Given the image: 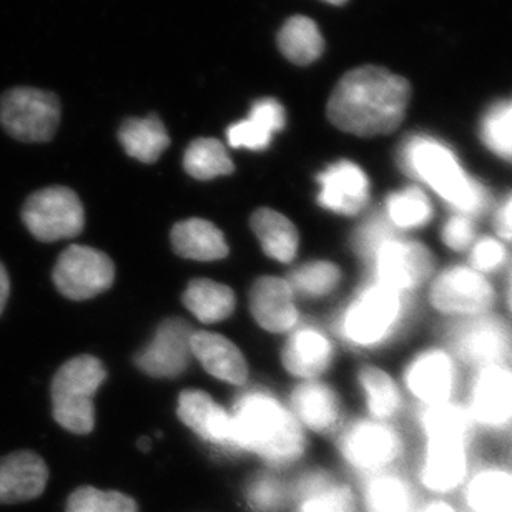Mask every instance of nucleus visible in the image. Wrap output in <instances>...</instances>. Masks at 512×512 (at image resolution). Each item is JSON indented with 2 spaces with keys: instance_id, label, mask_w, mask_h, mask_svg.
I'll list each match as a JSON object with an SVG mask.
<instances>
[{
  "instance_id": "nucleus-1",
  "label": "nucleus",
  "mask_w": 512,
  "mask_h": 512,
  "mask_svg": "<svg viewBox=\"0 0 512 512\" xmlns=\"http://www.w3.org/2000/svg\"><path fill=\"white\" fill-rule=\"evenodd\" d=\"M408 471L421 496L458 498L479 458V439L461 401L409 411Z\"/></svg>"
},
{
  "instance_id": "nucleus-2",
  "label": "nucleus",
  "mask_w": 512,
  "mask_h": 512,
  "mask_svg": "<svg viewBox=\"0 0 512 512\" xmlns=\"http://www.w3.org/2000/svg\"><path fill=\"white\" fill-rule=\"evenodd\" d=\"M396 165L408 182L426 190L443 212L464 213L486 222L496 195L441 138L426 133L409 135L399 143Z\"/></svg>"
},
{
  "instance_id": "nucleus-3",
  "label": "nucleus",
  "mask_w": 512,
  "mask_h": 512,
  "mask_svg": "<svg viewBox=\"0 0 512 512\" xmlns=\"http://www.w3.org/2000/svg\"><path fill=\"white\" fill-rule=\"evenodd\" d=\"M411 87L393 72L365 65L341 77L328 100V119L336 128L356 137H380L401 125Z\"/></svg>"
},
{
  "instance_id": "nucleus-4",
  "label": "nucleus",
  "mask_w": 512,
  "mask_h": 512,
  "mask_svg": "<svg viewBox=\"0 0 512 512\" xmlns=\"http://www.w3.org/2000/svg\"><path fill=\"white\" fill-rule=\"evenodd\" d=\"M351 248L365 265L368 280L418 300L441 263L428 238L391 232L376 210L356 225Z\"/></svg>"
},
{
  "instance_id": "nucleus-5",
  "label": "nucleus",
  "mask_w": 512,
  "mask_h": 512,
  "mask_svg": "<svg viewBox=\"0 0 512 512\" xmlns=\"http://www.w3.org/2000/svg\"><path fill=\"white\" fill-rule=\"evenodd\" d=\"M418 298L366 278L336 316V335L351 350L380 353L403 343L421 315Z\"/></svg>"
},
{
  "instance_id": "nucleus-6",
  "label": "nucleus",
  "mask_w": 512,
  "mask_h": 512,
  "mask_svg": "<svg viewBox=\"0 0 512 512\" xmlns=\"http://www.w3.org/2000/svg\"><path fill=\"white\" fill-rule=\"evenodd\" d=\"M238 448L271 466H288L305 454L303 426L283 404L263 391L242 394L233 408Z\"/></svg>"
},
{
  "instance_id": "nucleus-7",
  "label": "nucleus",
  "mask_w": 512,
  "mask_h": 512,
  "mask_svg": "<svg viewBox=\"0 0 512 512\" xmlns=\"http://www.w3.org/2000/svg\"><path fill=\"white\" fill-rule=\"evenodd\" d=\"M421 310L439 325H453L501 310L498 281L464 260L441 261L419 296Z\"/></svg>"
},
{
  "instance_id": "nucleus-8",
  "label": "nucleus",
  "mask_w": 512,
  "mask_h": 512,
  "mask_svg": "<svg viewBox=\"0 0 512 512\" xmlns=\"http://www.w3.org/2000/svg\"><path fill=\"white\" fill-rule=\"evenodd\" d=\"M394 371L411 409L459 401L468 376L439 336L409 348Z\"/></svg>"
},
{
  "instance_id": "nucleus-9",
  "label": "nucleus",
  "mask_w": 512,
  "mask_h": 512,
  "mask_svg": "<svg viewBox=\"0 0 512 512\" xmlns=\"http://www.w3.org/2000/svg\"><path fill=\"white\" fill-rule=\"evenodd\" d=\"M338 453L356 479L408 468L413 438L406 423H386L368 416L351 419L338 433Z\"/></svg>"
},
{
  "instance_id": "nucleus-10",
  "label": "nucleus",
  "mask_w": 512,
  "mask_h": 512,
  "mask_svg": "<svg viewBox=\"0 0 512 512\" xmlns=\"http://www.w3.org/2000/svg\"><path fill=\"white\" fill-rule=\"evenodd\" d=\"M459 401L479 439L512 436V363L468 371Z\"/></svg>"
},
{
  "instance_id": "nucleus-11",
  "label": "nucleus",
  "mask_w": 512,
  "mask_h": 512,
  "mask_svg": "<svg viewBox=\"0 0 512 512\" xmlns=\"http://www.w3.org/2000/svg\"><path fill=\"white\" fill-rule=\"evenodd\" d=\"M107 378L102 361L77 356L67 361L52 381V411L70 433L89 434L94 429V396Z\"/></svg>"
},
{
  "instance_id": "nucleus-12",
  "label": "nucleus",
  "mask_w": 512,
  "mask_h": 512,
  "mask_svg": "<svg viewBox=\"0 0 512 512\" xmlns=\"http://www.w3.org/2000/svg\"><path fill=\"white\" fill-rule=\"evenodd\" d=\"M439 338L466 371L512 363V321L501 310L441 326Z\"/></svg>"
},
{
  "instance_id": "nucleus-13",
  "label": "nucleus",
  "mask_w": 512,
  "mask_h": 512,
  "mask_svg": "<svg viewBox=\"0 0 512 512\" xmlns=\"http://www.w3.org/2000/svg\"><path fill=\"white\" fill-rule=\"evenodd\" d=\"M60 124L57 95L32 87H15L0 99V125L15 140L49 142Z\"/></svg>"
},
{
  "instance_id": "nucleus-14",
  "label": "nucleus",
  "mask_w": 512,
  "mask_h": 512,
  "mask_svg": "<svg viewBox=\"0 0 512 512\" xmlns=\"http://www.w3.org/2000/svg\"><path fill=\"white\" fill-rule=\"evenodd\" d=\"M22 222L40 242L74 238L85 225L84 207L70 188H42L25 200Z\"/></svg>"
},
{
  "instance_id": "nucleus-15",
  "label": "nucleus",
  "mask_w": 512,
  "mask_h": 512,
  "mask_svg": "<svg viewBox=\"0 0 512 512\" xmlns=\"http://www.w3.org/2000/svg\"><path fill=\"white\" fill-rule=\"evenodd\" d=\"M318 203L341 218H365L373 212V183L358 163L338 160L316 177Z\"/></svg>"
},
{
  "instance_id": "nucleus-16",
  "label": "nucleus",
  "mask_w": 512,
  "mask_h": 512,
  "mask_svg": "<svg viewBox=\"0 0 512 512\" xmlns=\"http://www.w3.org/2000/svg\"><path fill=\"white\" fill-rule=\"evenodd\" d=\"M54 283L70 300H89L109 290L115 278L114 263L95 248L74 245L55 263Z\"/></svg>"
},
{
  "instance_id": "nucleus-17",
  "label": "nucleus",
  "mask_w": 512,
  "mask_h": 512,
  "mask_svg": "<svg viewBox=\"0 0 512 512\" xmlns=\"http://www.w3.org/2000/svg\"><path fill=\"white\" fill-rule=\"evenodd\" d=\"M375 210L391 232L404 237L426 238L443 215L436 200L411 182L389 190Z\"/></svg>"
},
{
  "instance_id": "nucleus-18",
  "label": "nucleus",
  "mask_w": 512,
  "mask_h": 512,
  "mask_svg": "<svg viewBox=\"0 0 512 512\" xmlns=\"http://www.w3.org/2000/svg\"><path fill=\"white\" fill-rule=\"evenodd\" d=\"M456 499L464 512H512V459L479 454Z\"/></svg>"
},
{
  "instance_id": "nucleus-19",
  "label": "nucleus",
  "mask_w": 512,
  "mask_h": 512,
  "mask_svg": "<svg viewBox=\"0 0 512 512\" xmlns=\"http://www.w3.org/2000/svg\"><path fill=\"white\" fill-rule=\"evenodd\" d=\"M356 386L365 406V416L386 423H406L411 406L396 371L365 363L356 371Z\"/></svg>"
},
{
  "instance_id": "nucleus-20",
  "label": "nucleus",
  "mask_w": 512,
  "mask_h": 512,
  "mask_svg": "<svg viewBox=\"0 0 512 512\" xmlns=\"http://www.w3.org/2000/svg\"><path fill=\"white\" fill-rule=\"evenodd\" d=\"M192 335L187 321L180 318L163 321L152 343L137 356L135 363L143 373L155 378H177L192 361Z\"/></svg>"
},
{
  "instance_id": "nucleus-21",
  "label": "nucleus",
  "mask_w": 512,
  "mask_h": 512,
  "mask_svg": "<svg viewBox=\"0 0 512 512\" xmlns=\"http://www.w3.org/2000/svg\"><path fill=\"white\" fill-rule=\"evenodd\" d=\"M178 418L207 443L232 453L240 451L232 414L207 393L198 389L183 391L178 398Z\"/></svg>"
},
{
  "instance_id": "nucleus-22",
  "label": "nucleus",
  "mask_w": 512,
  "mask_h": 512,
  "mask_svg": "<svg viewBox=\"0 0 512 512\" xmlns=\"http://www.w3.org/2000/svg\"><path fill=\"white\" fill-rule=\"evenodd\" d=\"M355 491L361 512H411L423 498L408 468L360 479Z\"/></svg>"
},
{
  "instance_id": "nucleus-23",
  "label": "nucleus",
  "mask_w": 512,
  "mask_h": 512,
  "mask_svg": "<svg viewBox=\"0 0 512 512\" xmlns=\"http://www.w3.org/2000/svg\"><path fill=\"white\" fill-rule=\"evenodd\" d=\"M293 416L313 433L335 434L345 426L340 394L330 384L310 380L296 386L291 394Z\"/></svg>"
},
{
  "instance_id": "nucleus-24",
  "label": "nucleus",
  "mask_w": 512,
  "mask_h": 512,
  "mask_svg": "<svg viewBox=\"0 0 512 512\" xmlns=\"http://www.w3.org/2000/svg\"><path fill=\"white\" fill-rule=\"evenodd\" d=\"M49 468L34 451H15L0 458V504L27 503L44 493Z\"/></svg>"
},
{
  "instance_id": "nucleus-25",
  "label": "nucleus",
  "mask_w": 512,
  "mask_h": 512,
  "mask_svg": "<svg viewBox=\"0 0 512 512\" xmlns=\"http://www.w3.org/2000/svg\"><path fill=\"white\" fill-rule=\"evenodd\" d=\"M335 341L316 326H303L290 336L283 351V365L303 380H320L335 363Z\"/></svg>"
},
{
  "instance_id": "nucleus-26",
  "label": "nucleus",
  "mask_w": 512,
  "mask_h": 512,
  "mask_svg": "<svg viewBox=\"0 0 512 512\" xmlns=\"http://www.w3.org/2000/svg\"><path fill=\"white\" fill-rule=\"evenodd\" d=\"M250 308L256 323L271 333L291 330L298 321L295 293L281 278L263 276L256 280L250 291Z\"/></svg>"
},
{
  "instance_id": "nucleus-27",
  "label": "nucleus",
  "mask_w": 512,
  "mask_h": 512,
  "mask_svg": "<svg viewBox=\"0 0 512 512\" xmlns=\"http://www.w3.org/2000/svg\"><path fill=\"white\" fill-rule=\"evenodd\" d=\"M293 494L300 503L298 512H358L355 488L323 469L300 476Z\"/></svg>"
},
{
  "instance_id": "nucleus-28",
  "label": "nucleus",
  "mask_w": 512,
  "mask_h": 512,
  "mask_svg": "<svg viewBox=\"0 0 512 512\" xmlns=\"http://www.w3.org/2000/svg\"><path fill=\"white\" fill-rule=\"evenodd\" d=\"M285 124L286 112L278 100L273 97L256 100L247 119L228 127V143L233 148H247L260 152L270 147L273 135L281 132Z\"/></svg>"
},
{
  "instance_id": "nucleus-29",
  "label": "nucleus",
  "mask_w": 512,
  "mask_h": 512,
  "mask_svg": "<svg viewBox=\"0 0 512 512\" xmlns=\"http://www.w3.org/2000/svg\"><path fill=\"white\" fill-rule=\"evenodd\" d=\"M192 355L197 356L203 368L218 380L232 384L247 381L248 366L242 351L225 336L208 331H193L190 338Z\"/></svg>"
},
{
  "instance_id": "nucleus-30",
  "label": "nucleus",
  "mask_w": 512,
  "mask_h": 512,
  "mask_svg": "<svg viewBox=\"0 0 512 512\" xmlns=\"http://www.w3.org/2000/svg\"><path fill=\"white\" fill-rule=\"evenodd\" d=\"M173 250L183 258L197 261L222 260L228 255L223 233L202 218L180 222L172 230Z\"/></svg>"
},
{
  "instance_id": "nucleus-31",
  "label": "nucleus",
  "mask_w": 512,
  "mask_h": 512,
  "mask_svg": "<svg viewBox=\"0 0 512 512\" xmlns=\"http://www.w3.org/2000/svg\"><path fill=\"white\" fill-rule=\"evenodd\" d=\"M252 228L266 255L281 263H290L298 252V230L281 213L260 208L252 215Z\"/></svg>"
},
{
  "instance_id": "nucleus-32",
  "label": "nucleus",
  "mask_w": 512,
  "mask_h": 512,
  "mask_svg": "<svg viewBox=\"0 0 512 512\" xmlns=\"http://www.w3.org/2000/svg\"><path fill=\"white\" fill-rule=\"evenodd\" d=\"M119 140L125 152L138 162H157L170 145L167 128L157 115L127 119L120 125Z\"/></svg>"
},
{
  "instance_id": "nucleus-33",
  "label": "nucleus",
  "mask_w": 512,
  "mask_h": 512,
  "mask_svg": "<svg viewBox=\"0 0 512 512\" xmlns=\"http://www.w3.org/2000/svg\"><path fill=\"white\" fill-rule=\"evenodd\" d=\"M278 49L296 65H310L320 59L325 50V39L315 20L305 15H293L281 25Z\"/></svg>"
},
{
  "instance_id": "nucleus-34",
  "label": "nucleus",
  "mask_w": 512,
  "mask_h": 512,
  "mask_svg": "<svg viewBox=\"0 0 512 512\" xmlns=\"http://www.w3.org/2000/svg\"><path fill=\"white\" fill-rule=\"evenodd\" d=\"M484 223L464 213L443 212L434 227L433 247L436 252L448 256L449 260H463L469 248L473 247Z\"/></svg>"
},
{
  "instance_id": "nucleus-35",
  "label": "nucleus",
  "mask_w": 512,
  "mask_h": 512,
  "mask_svg": "<svg viewBox=\"0 0 512 512\" xmlns=\"http://www.w3.org/2000/svg\"><path fill=\"white\" fill-rule=\"evenodd\" d=\"M183 303L202 323H218L232 315L235 295L217 281L193 280L183 293Z\"/></svg>"
},
{
  "instance_id": "nucleus-36",
  "label": "nucleus",
  "mask_w": 512,
  "mask_h": 512,
  "mask_svg": "<svg viewBox=\"0 0 512 512\" xmlns=\"http://www.w3.org/2000/svg\"><path fill=\"white\" fill-rule=\"evenodd\" d=\"M293 293L303 298H328L343 283V270L335 261L315 260L298 266L288 275Z\"/></svg>"
},
{
  "instance_id": "nucleus-37",
  "label": "nucleus",
  "mask_w": 512,
  "mask_h": 512,
  "mask_svg": "<svg viewBox=\"0 0 512 512\" xmlns=\"http://www.w3.org/2000/svg\"><path fill=\"white\" fill-rule=\"evenodd\" d=\"M183 167L190 177L197 180H212L222 175H230L235 170L227 148L217 138L193 140L183 157Z\"/></svg>"
},
{
  "instance_id": "nucleus-38",
  "label": "nucleus",
  "mask_w": 512,
  "mask_h": 512,
  "mask_svg": "<svg viewBox=\"0 0 512 512\" xmlns=\"http://www.w3.org/2000/svg\"><path fill=\"white\" fill-rule=\"evenodd\" d=\"M463 260L481 275L499 281L511 265L512 247L489 228H483Z\"/></svg>"
},
{
  "instance_id": "nucleus-39",
  "label": "nucleus",
  "mask_w": 512,
  "mask_h": 512,
  "mask_svg": "<svg viewBox=\"0 0 512 512\" xmlns=\"http://www.w3.org/2000/svg\"><path fill=\"white\" fill-rule=\"evenodd\" d=\"M479 138L493 157L512 165V100L496 104L486 112L479 127Z\"/></svg>"
},
{
  "instance_id": "nucleus-40",
  "label": "nucleus",
  "mask_w": 512,
  "mask_h": 512,
  "mask_svg": "<svg viewBox=\"0 0 512 512\" xmlns=\"http://www.w3.org/2000/svg\"><path fill=\"white\" fill-rule=\"evenodd\" d=\"M67 512H138V508L125 494L85 486L70 494Z\"/></svg>"
},
{
  "instance_id": "nucleus-41",
  "label": "nucleus",
  "mask_w": 512,
  "mask_h": 512,
  "mask_svg": "<svg viewBox=\"0 0 512 512\" xmlns=\"http://www.w3.org/2000/svg\"><path fill=\"white\" fill-rule=\"evenodd\" d=\"M247 501L258 512H281L290 501V489L273 474H258L248 483Z\"/></svg>"
},
{
  "instance_id": "nucleus-42",
  "label": "nucleus",
  "mask_w": 512,
  "mask_h": 512,
  "mask_svg": "<svg viewBox=\"0 0 512 512\" xmlns=\"http://www.w3.org/2000/svg\"><path fill=\"white\" fill-rule=\"evenodd\" d=\"M486 223L491 232L499 235L512 247V190L494 198Z\"/></svg>"
},
{
  "instance_id": "nucleus-43",
  "label": "nucleus",
  "mask_w": 512,
  "mask_h": 512,
  "mask_svg": "<svg viewBox=\"0 0 512 512\" xmlns=\"http://www.w3.org/2000/svg\"><path fill=\"white\" fill-rule=\"evenodd\" d=\"M411 512H464L459 506L458 499L454 498H428L423 496Z\"/></svg>"
},
{
  "instance_id": "nucleus-44",
  "label": "nucleus",
  "mask_w": 512,
  "mask_h": 512,
  "mask_svg": "<svg viewBox=\"0 0 512 512\" xmlns=\"http://www.w3.org/2000/svg\"><path fill=\"white\" fill-rule=\"evenodd\" d=\"M499 296H501V311L512 321V261L508 270L498 281Z\"/></svg>"
},
{
  "instance_id": "nucleus-45",
  "label": "nucleus",
  "mask_w": 512,
  "mask_h": 512,
  "mask_svg": "<svg viewBox=\"0 0 512 512\" xmlns=\"http://www.w3.org/2000/svg\"><path fill=\"white\" fill-rule=\"evenodd\" d=\"M10 295V278L9 273L5 270V266L2 265V261H0V315H2V311H4L5 305H7V300H9Z\"/></svg>"
},
{
  "instance_id": "nucleus-46",
  "label": "nucleus",
  "mask_w": 512,
  "mask_h": 512,
  "mask_svg": "<svg viewBox=\"0 0 512 512\" xmlns=\"http://www.w3.org/2000/svg\"><path fill=\"white\" fill-rule=\"evenodd\" d=\"M323 2L331 5H343L345 2H348V0H323Z\"/></svg>"
}]
</instances>
